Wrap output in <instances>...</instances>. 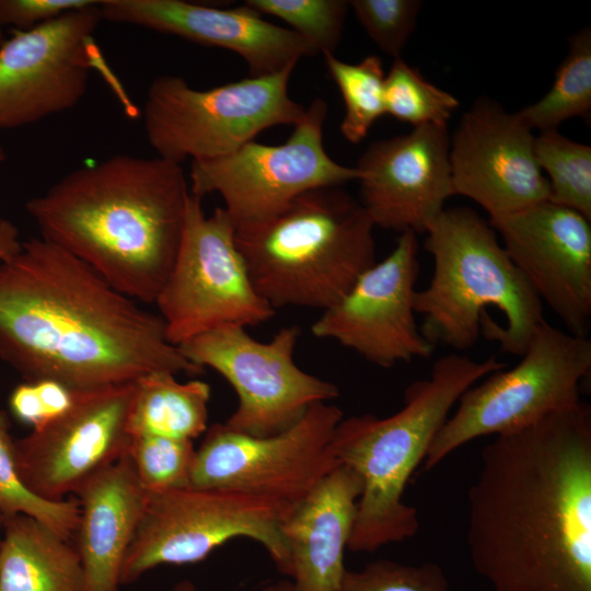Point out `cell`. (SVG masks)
<instances>
[{"instance_id":"obj_5","label":"cell","mask_w":591,"mask_h":591,"mask_svg":"<svg viewBox=\"0 0 591 591\" xmlns=\"http://www.w3.org/2000/svg\"><path fill=\"white\" fill-rule=\"evenodd\" d=\"M426 233L433 274L414 294L422 335L461 352L483 334L521 357L545 322L543 304L490 223L473 209L444 208Z\"/></svg>"},{"instance_id":"obj_3","label":"cell","mask_w":591,"mask_h":591,"mask_svg":"<svg viewBox=\"0 0 591 591\" xmlns=\"http://www.w3.org/2000/svg\"><path fill=\"white\" fill-rule=\"evenodd\" d=\"M189 194L179 164L115 154L69 172L25 208L40 237L123 294L154 304L179 247Z\"/></svg>"},{"instance_id":"obj_16","label":"cell","mask_w":591,"mask_h":591,"mask_svg":"<svg viewBox=\"0 0 591 591\" xmlns=\"http://www.w3.org/2000/svg\"><path fill=\"white\" fill-rule=\"evenodd\" d=\"M134 384L81 392L63 416L15 439L18 473L33 495L66 500L127 454Z\"/></svg>"},{"instance_id":"obj_24","label":"cell","mask_w":591,"mask_h":591,"mask_svg":"<svg viewBox=\"0 0 591 591\" xmlns=\"http://www.w3.org/2000/svg\"><path fill=\"white\" fill-rule=\"evenodd\" d=\"M210 397L205 381L179 382L167 371L144 374L134 384L128 432L194 440L208 429Z\"/></svg>"},{"instance_id":"obj_23","label":"cell","mask_w":591,"mask_h":591,"mask_svg":"<svg viewBox=\"0 0 591 591\" xmlns=\"http://www.w3.org/2000/svg\"><path fill=\"white\" fill-rule=\"evenodd\" d=\"M0 591H84V577L71 541L36 519L3 518Z\"/></svg>"},{"instance_id":"obj_27","label":"cell","mask_w":591,"mask_h":591,"mask_svg":"<svg viewBox=\"0 0 591 591\" xmlns=\"http://www.w3.org/2000/svg\"><path fill=\"white\" fill-rule=\"evenodd\" d=\"M322 56L345 104L340 132L347 141L358 143L385 114L382 61L375 55L366 56L357 63L345 62L329 53Z\"/></svg>"},{"instance_id":"obj_38","label":"cell","mask_w":591,"mask_h":591,"mask_svg":"<svg viewBox=\"0 0 591 591\" xmlns=\"http://www.w3.org/2000/svg\"><path fill=\"white\" fill-rule=\"evenodd\" d=\"M3 25L0 21V49L1 47L3 46L4 42H5V37H4V33H3Z\"/></svg>"},{"instance_id":"obj_1","label":"cell","mask_w":591,"mask_h":591,"mask_svg":"<svg viewBox=\"0 0 591 591\" xmlns=\"http://www.w3.org/2000/svg\"><path fill=\"white\" fill-rule=\"evenodd\" d=\"M467 545L494 591H591V409L496 436L468 489Z\"/></svg>"},{"instance_id":"obj_31","label":"cell","mask_w":591,"mask_h":591,"mask_svg":"<svg viewBox=\"0 0 591 591\" xmlns=\"http://www.w3.org/2000/svg\"><path fill=\"white\" fill-rule=\"evenodd\" d=\"M260 15L285 21L317 54H334L338 47L349 8L346 0H246Z\"/></svg>"},{"instance_id":"obj_32","label":"cell","mask_w":591,"mask_h":591,"mask_svg":"<svg viewBox=\"0 0 591 591\" xmlns=\"http://www.w3.org/2000/svg\"><path fill=\"white\" fill-rule=\"evenodd\" d=\"M337 591H451L436 564L405 565L378 559L360 570H348Z\"/></svg>"},{"instance_id":"obj_2","label":"cell","mask_w":591,"mask_h":591,"mask_svg":"<svg viewBox=\"0 0 591 591\" xmlns=\"http://www.w3.org/2000/svg\"><path fill=\"white\" fill-rule=\"evenodd\" d=\"M0 358L25 381L50 379L79 392L155 371L204 372L169 341L158 313L43 237L0 262Z\"/></svg>"},{"instance_id":"obj_21","label":"cell","mask_w":591,"mask_h":591,"mask_svg":"<svg viewBox=\"0 0 591 591\" xmlns=\"http://www.w3.org/2000/svg\"><path fill=\"white\" fill-rule=\"evenodd\" d=\"M361 491L359 475L339 465L282 520L297 591L338 590Z\"/></svg>"},{"instance_id":"obj_14","label":"cell","mask_w":591,"mask_h":591,"mask_svg":"<svg viewBox=\"0 0 591 591\" xmlns=\"http://www.w3.org/2000/svg\"><path fill=\"white\" fill-rule=\"evenodd\" d=\"M95 4L28 31H14L0 49V130L40 121L77 106L99 57Z\"/></svg>"},{"instance_id":"obj_17","label":"cell","mask_w":591,"mask_h":591,"mask_svg":"<svg viewBox=\"0 0 591 591\" xmlns=\"http://www.w3.org/2000/svg\"><path fill=\"white\" fill-rule=\"evenodd\" d=\"M513 264L542 304L572 335L591 324V225L579 212L548 200L489 218Z\"/></svg>"},{"instance_id":"obj_40","label":"cell","mask_w":591,"mask_h":591,"mask_svg":"<svg viewBox=\"0 0 591 591\" xmlns=\"http://www.w3.org/2000/svg\"><path fill=\"white\" fill-rule=\"evenodd\" d=\"M2 523H3V515L0 512V529L2 528Z\"/></svg>"},{"instance_id":"obj_8","label":"cell","mask_w":591,"mask_h":591,"mask_svg":"<svg viewBox=\"0 0 591 591\" xmlns=\"http://www.w3.org/2000/svg\"><path fill=\"white\" fill-rule=\"evenodd\" d=\"M591 370V339L546 321L532 335L521 360L466 390L431 442L424 468L439 465L471 440L523 429L545 416L581 403Z\"/></svg>"},{"instance_id":"obj_9","label":"cell","mask_w":591,"mask_h":591,"mask_svg":"<svg viewBox=\"0 0 591 591\" xmlns=\"http://www.w3.org/2000/svg\"><path fill=\"white\" fill-rule=\"evenodd\" d=\"M290 511L277 500L232 488L189 486L149 494L123 563L120 584L134 583L161 565L202 561L236 537L260 544L277 570L291 577L280 528Z\"/></svg>"},{"instance_id":"obj_19","label":"cell","mask_w":591,"mask_h":591,"mask_svg":"<svg viewBox=\"0 0 591 591\" xmlns=\"http://www.w3.org/2000/svg\"><path fill=\"white\" fill-rule=\"evenodd\" d=\"M360 202L374 227L426 233L454 194L448 126L372 142L358 160Z\"/></svg>"},{"instance_id":"obj_35","label":"cell","mask_w":591,"mask_h":591,"mask_svg":"<svg viewBox=\"0 0 591 591\" xmlns=\"http://www.w3.org/2000/svg\"><path fill=\"white\" fill-rule=\"evenodd\" d=\"M16 227L4 219L0 220V262L10 258L21 250Z\"/></svg>"},{"instance_id":"obj_25","label":"cell","mask_w":591,"mask_h":591,"mask_svg":"<svg viewBox=\"0 0 591 591\" xmlns=\"http://www.w3.org/2000/svg\"><path fill=\"white\" fill-rule=\"evenodd\" d=\"M533 130L557 129L563 121L590 118L591 113V30L584 27L569 38L568 53L558 66L547 93L517 112Z\"/></svg>"},{"instance_id":"obj_37","label":"cell","mask_w":591,"mask_h":591,"mask_svg":"<svg viewBox=\"0 0 591 591\" xmlns=\"http://www.w3.org/2000/svg\"><path fill=\"white\" fill-rule=\"evenodd\" d=\"M169 591H199L189 580H182L175 583Z\"/></svg>"},{"instance_id":"obj_22","label":"cell","mask_w":591,"mask_h":591,"mask_svg":"<svg viewBox=\"0 0 591 591\" xmlns=\"http://www.w3.org/2000/svg\"><path fill=\"white\" fill-rule=\"evenodd\" d=\"M148 495L127 454L76 493L79 521L72 544L80 558L84 591H119L123 563Z\"/></svg>"},{"instance_id":"obj_26","label":"cell","mask_w":591,"mask_h":591,"mask_svg":"<svg viewBox=\"0 0 591 591\" xmlns=\"http://www.w3.org/2000/svg\"><path fill=\"white\" fill-rule=\"evenodd\" d=\"M534 155L546 173L548 201L591 220V147L548 129L535 136Z\"/></svg>"},{"instance_id":"obj_34","label":"cell","mask_w":591,"mask_h":591,"mask_svg":"<svg viewBox=\"0 0 591 591\" xmlns=\"http://www.w3.org/2000/svg\"><path fill=\"white\" fill-rule=\"evenodd\" d=\"M94 0H0V21L13 31H28L62 14L95 4Z\"/></svg>"},{"instance_id":"obj_33","label":"cell","mask_w":591,"mask_h":591,"mask_svg":"<svg viewBox=\"0 0 591 591\" xmlns=\"http://www.w3.org/2000/svg\"><path fill=\"white\" fill-rule=\"evenodd\" d=\"M349 7L371 40L395 59L415 28L421 1L351 0Z\"/></svg>"},{"instance_id":"obj_10","label":"cell","mask_w":591,"mask_h":591,"mask_svg":"<svg viewBox=\"0 0 591 591\" xmlns=\"http://www.w3.org/2000/svg\"><path fill=\"white\" fill-rule=\"evenodd\" d=\"M201 200L188 196L179 247L154 301L175 346L225 324H262L276 312L251 280L232 218L223 207L207 216Z\"/></svg>"},{"instance_id":"obj_29","label":"cell","mask_w":591,"mask_h":591,"mask_svg":"<svg viewBox=\"0 0 591 591\" xmlns=\"http://www.w3.org/2000/svg\"><path fill=\"white\" fill-rule=\"evenodd\" d=\"M385 114L415 127L448 126L459 100L429 82L402 57L395 58L384 79Z\"/></svg>"},{"instance_id":"obj_4","label":"cell","mask_w":591,"mask_h":591,"mask_svg":"<svg viewBox=\"0 0 591 591\" xmlns=\"http://www.w3.org/2000/svg\"><path fill=\"white\" fill-rule=\"evenodd\" d=\"M505 368L495 357L474 360L457 352L444 355L428 378L405 390L404 405L393 415L363 414L339 421L332 452L339 465L362 480L349 551L373 553L417 533V510L404 501L410 476L462 394Z\"/></svg>"},{"instance_id":"obj_30","label":"cell","mask_w":591,"mask_h":591,"mask_svg":"<svg viewBox=\"0 0 591 591\" xmlns=\"http://www.w3.org/2000/svg\"><path fill=\"white\" fill-rule=\"evenodd\" d=\"M196 449L193 440L131 436L127 455L141 487L159 494L189 487Z\"/></svg>"},{"instance_id":"obj_6","label":"cell","mask_w":591,"mask_h":591,"mask_svg":"<svg viewBox=\"0 0 591 591\" xmlns=\"http://www.w3.org/2000/svg\"><path fill=\"white\" fill-rule=\"evenodd\" d=\"M374 224L341 186L301 194L278 213L235 227V243L259 296L275 310L324 311L375 264Z\"/></svg>"},{"instance_id":"obj_20","label":"cell","mask_w":591,"mask_h":591,"mask_svg":"<svg viewBox=\"0 0 591 591\" xmlns=\"http://www.w3.org/2000/svg\"><path fill=\"white\" fill-rule=\"evenodd\" d=\"M103 20L137 25L198 44L235 53L250 77L293 70L303 57L315 56L290 28L270 23L242 4L220 9L184 0H101Z\"/></svg>"},{"instance_id":"obj_15","label":"cell","mask_w":591,"mask_h":591,"mask_svg":"<svg viewBox=\"0 0 591 591\" xmlns=\"http://www.w3.org/2000/svg\"><path fill=\"white\" fill-rule=\"evenodd\" d=\"M418 274L417 236L404 231L384 259L362 273L339 301L322 312L311 333L381 368L429 358L436 346L422 335L414 309Z\"/></svg>"},{"instance_id":"obj_18","label":"cell","mask_w":591,"mask_h":591,"mask_svg":"<svg viewBox=\"0 0 591 591\" xmlns=\"http://www.w3.org/2000/svg\"><path fill=\"white\" fill-rule=\"evenodd\" d=\"M534 138L517 112L509 113L490 99L475 101L450 138L454 194L474 200L489 218L548 200Z\"/></svg>"},{"instance_id":"obj_28","label":"cell","mask_w":591,"mask_h":591,"mask_svg":"<svg viewBox=\"0 0 591 591\" xmlns=\"http://www.w3.org/2000/svg\"><path fill=\"white\" fill-rule=\"evenodd\" d=\"M15 439L7 412L0 410V512L5 517L25 514L36 519L60 537L71 541L79 521L76 498L47 501L33 495L20 478L15 462Z\"/></svg>"},{"instance_id":"obj_11","label":"cell","mask_w":591,"mask_h":591,"mask_svg":"<svg viewBox=\"0 0 591 591\" xmlns=\"http://www.w3.org/2000/svg\"><path fill=\"white\" fill-rule=\"evenodd\" d=\"M300 333L296 325L285 326L269 341H259L244 326L225 324L177 347L187 360L215 370L236 392L237 407L223 424L267 437L291 427L312 405L339 396L334 383L296 363Z\"/></svg>"},{"instance_id":"obj_13","label":"cell","mask_w":591,"mask_h":591,"mask_svg":"<svg viewBox=\"0 0 591 591\" xmlns=\"http://www.w3.org/2000/svg\"><path fill=\"white\" fill-rule=\"evenodd\" d=\"M343 410L329 402L312 405L288 429L267 437L208 427L190 472L196 488L222 487L277 500L291 510L337 463L331 441Z\"/></svg>"},{"instance_id":"obj_36","label":"cell","mask_w":591,"mask_h":591,"mask_svg":"<svg viewBox=\"0 0 591 591\" xmlns=\"http://www.w3.org/2000/svg\"><path fill=\"white\" fill-rule=\"evenodd\" d=\"M262 591H297L294 584L290 580H279L262 588Z\"/></svg>"},{"instance_id":"obj_39","label":"cell","mask_w":591,"mask_h":591,"mask_svg":"<svg viewBox=\"0 0 591 591\" xmlns=\"http://www.w3.org/2000/svg\"><path fill=\"white\" fill-rule=\"evenodd\" d=\"M5 160V152L3 147L0 143V163H2Z\"/></svg>"},{"instance_id":"obj_7","label":"cell","mask_w":591,"mask_h":591,"mask_svg":"<svg viewBox=\"0 0 591 591\" xmlns=\"http://www.w3.org/2000/svg\"><path fill=\"white\" fill-rule=\"evenodd\" d=\"M293 70L247 77L208 90L160 74L150 83L143 127L157 157L182 164L227 157L275 126L301 121L305 107L289 95Z\"/></svg>"},{"instance_id":"obj_12","label":"cell","mask_w":591,"mask_h":591,"mask_svg":"<svg viewBox=\"0 0 591 591\" xmlns=\"http://www.w3.org/2000/svg\"><path fill=\"white\" fill-rule=\"evenodd\" d=\"M327 104L314 99L281 144L255 140L213 160L192 161L189 190L218 194L235 227L269 218L301 194L358 181L361 173L333 160L324 147Z\"/></svg>"}]
</instances>
